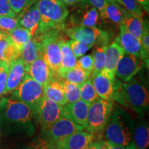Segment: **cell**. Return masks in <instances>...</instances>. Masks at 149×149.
<instances>
[{
  "instance_id": "cell-39",
  "label": "cell",
  "mask_w": 149,
  "mask_h": 149,
  "mask_svg": "<svg viewBox=\"0 0 149 149\" xmlns=\"http://www.w3.org/2000/svg\"><path fill=\"white\" fill-rule=\"evenodd\" d=\"M29 149H51V146L45 138L39 137L29 145Z\"/></svg>"
},
{
  "instance_id": "cell-13",
  "label": "cell",
  "mask_w": 149,
  "mask_h": 149,
  "mask_svg": "<svg viewBox=\"0 0 149 149\" xmlns=\"http://www.w3.org/2000/svg\"><path fill=\"white\" fill-rule=\"evenodd\" d=\"M144 61L136 56L124 53L117 64L115 77L120 78L124 82L129 81L140 71Z\"/></svg>"
},
{
  "instance_id": "cell-6",
  "label": "cell",
  "mask_w": 149,
  "mask_h": 149,
  "mask_svg": "<svg viewBox=\"0 0 149 149\" xmlns=\"http://www.w3.org/2000/svg\"><path fill=\"white\" fill-rule=\"evenodd\" d=\"M113 101L99 98L90 104L87 115L86 131L95 135L102 133L107 126L113 112Z\"/></svg>"
},
{
  "instance_id": "cell-16",
  "label": "cell",
  "mask_w": 149,
  "mask_h": 149,
  "mask_svg": "<svg viewBox=\"0 0 149 149\" xmlns=\"http://www.w3.org/2000/svg\"><path fill=\"white\" fill-rule=\"evenodd\" d=\"M95 135L83 130H79L56 143L51 149H85L94 140Z\"/></svg>"
},
{
  "instance_id": "cell-34",
  "label": "cell",
  "mask_w": 149,
  "mask_h": 149,
  "mask_svg": "<svg viewBox=\"0 0 149 149\" xmlns=\"http://www.w3.org/2000/svg\"><path fill=\"white\" fill-rule=\"evenodd\" d=\"M69 44L74 55L77 58L84 55V54L93 46L84 42L74 40L69 41Z\"/></svg>"
},
{
  "instance_id": "cell-31",
  "label": "cell",
  "mask_w": 149,
  "mask_h": 149,
  "mask_svg": "<svg viewBox=\"0 0 149 149\" xmlns=\"http://www.w3.org/2000/svg\"><path fill=\"white\" fill-rule=\"evenodd\" d=\"M99 98L90 78L80 85V100L91 104Z\"/></svg>"
},
{
  "instance_id": "cell-7",
  "label": "cell",
  "mask_w": 149,
  "mask_h": 149,
  "mask_svg": "<svg viewBox=\"0 0 149 149\" xmlns=\"http://www.w3.org/2000/svg\"><path fill=\"white\" fill-rule=\"evenodd\" d=\"M44 97V86L26 73L20 85L11 93L10 97L27 104L33 111Z\"/></svg>"
},
{
  "instance_id": "cell-28",
  "label": "cell",
  "mask_w": 149,
  "mask_h": 149,
  "mask_svg": "<svg viewBox=\"0 0 149 149\" xmlns=\"http://www.w3.org/2000/svg\"><path fill=\"white\" fill-rule=\"evenodd\" d=\"M8 35L10 40L22 51V48L31 40L32 35L29 30L21 26H18L8 33Z\"/></svg>"
},
{
  "instance_id": "cell-5",
  "label": "cell",
  "mask_w": 149,
  "mask_h": 149,
  "mask_svg": "<svg viewBox=\"0 0 149 149\" xmlns=\"http://www.w3.org/2000/svg\"><path fill=\"white\" fill-rule=\"evenodd\" d=\"M59 29H52L35 35L40 39L42 48V55L52 71L58 74L61 66L60 41ZM35 36V35H34Z\"/></svg>"
},
{
  "instance_id": "cell-3",
  "label": "cell",
  "mask_w": 149,
  "mask_h": 149,
  "mask_svg": "<svg viewBox=\"0 0 149 149\" xmlns=\"http://www.w3.org/2000/svg\"><path fill=\"white\" fill-rule=\"evenodd\" d=\"M40 19L36 35L52 29H64L68 18V8L57 0H40L37 1Z\"/></svg>"
},
{
  "instance_id": "cell-4",
  "label": "cell",
  "mask_w": 149,
  "mask_h": 149,
  "mask_svg": "<svg viewBox=\"0 0 149 149\" xmlns=\"http://www.w3.org/2000/svg\"><path fill=\"white\" fill-rule=\"evenodd\" d=\"M122 85L126 107L130 106L137 114L143 117L149 106L148 91L146 84L134 77Z\"/></svg>"
},
{
  "instance_id": "cell-17",
  "label": "cell",
  "mask_w": 149,
  "mask_h": 149,
  "mask_svg": "<svg viewBox=\"0 0 149 149\" xmlns=\"http://www.w3.org/2000/svg\"><path fill=\"white\" fill-rule=\"evenodd\" d=\"M53 72L43 55L39 56L27 67V74L43 86L47 84L53 78Z\"/></svg>"
},
{
  "instance_id": "cell-27",
  "label": "cell",
  "mask_w": 149,
  "mask_h": 149,
  "mask_svg": "<svg viewBox=\"0 0 149 149\" xmlns=\"http://www.w3.org/2000/svg\"><path fill=\"white\" fill-rule=\"evenodd\" d=\"M21 57V51L15 45L10 37L0 40V61L10 63Z\"/></svg>"
},
{
  "instance_id": "cell-45",
  "label": "cell",
  "mask_w": 149,
  "mask_h": 149,
  "mask_svg": "<svg viewBox=\"0 0 149 149\" xmlns=\"http://www.w3.org/2000/svg\"><path fill=\"white\" fill-rule=\"evenodd\" d=\"M93 143L95 146L96 149H107V147L106 146L105 143H104V140L95 141H93Z\"/></svg>"
},
{
  "instance_id": "cell-30",
  "label": "cell",
  "mask_w": 149,
  "mask_h": 149,
  "mask_svg": "<svg viewBox=\"0 0 149 149\" xmlns=\"http://www.w3.org/2000/svg\"><path fill=\"white\" fill-rule=\"evenodd\" d=\"M106 46H99L93 51V68L90 79L94 77L97 74L104 70L106 64Z\"/></svg>"
},
{
  "instance_id": "cell-38",
  "label": "cell",
  "mask_w": 149,
  "mask_h": 149,
  "mask_svg": "<svg viewBox=\"0 0 149 149\" xmlns=\"http://www.w3.org/2000/svg\"><path fill=\"white\" fill-rule=\"evenodd\" d=\"M9 64L10 63L0 61V98L3 95H4Z\"/></svg>"
},
{
  "instance_id": "cell-25",
  "label": "cell",
  "mask_w": 149,
  "mask_h": 149,
  "mask_svg": "<svg viewBox=\"0 0 149 149\" xmlns=\"http://www.w3.org/2000/svg\"><path fill=\"white\" fill-rule=\"evenodd\" d=\"M133 139L136 149H147L149 145L148 124L144 119H140L134 126Z\"/></svg>"
},
{
  "instance_id": "cell-8",
  "label": "cell",
  "mask_w": 149,
  "mask_h": 149,
  "mask_svg": "<svg viewBox=\"0 0 149 149\" xmlns=\"http://www.w3.org/2000/svg\"><path fill=\"white\" fill-rule=\"evenodd\" d=\"M61 107L56 102L44 97L33 110V114L40 122L43 133L61 116Z\"/></svg>"
},
{
  "instance_id": "cell-19",
  "label": "cell",
  "mask_w": 149,
  "mask_h": 149,
  "mask_svg": "<svg viewBox=\"0 0 149 149\" xmlns=\"http://www.w3.org/2000/svg\"><path fill=\"white\" fill-rule=\"evenodd\" d=\"M82 6V8L76 12L74 16H72L74 21H78V25L76 26L97 28L101 23L100 12L95 7L86 3Z\"/></svg>"
},
{
  "instance_id": "cell-33",
  "label": "cell",
  "mask_w": 149,
  "mask_h": 149,
  "mask_svg": "<svg viewBox=\"0 0 149 149\" xmlns=\"http://www.w3.org/2000/svg\"><path fill=\"white\" fill-rule=\"evenodd\" d=\"M19 26V17L0 15V30L8 34L12 30Z\"/></svg>"
},
{
  "instance_id": "cell-11",
  "label": "cell",
  "mask_w": 149,
  "mask_h": 149,
  "mask_svg": "<svg viewBox=\"0 0 149 149\" xmlns=\"http://www.w3.org/2000/svg\"><path fill=\"white\" fill-rule=\"evenodd\" d=\"M91 80L100 98L107 101L114 100L119 81L115 78V74L110 73L104 69Z\"/></svg>"
},
{
  "instance_id": "cell-15",
  "label": "cell",
  "mask_w": 149,
  "mask_h": 149,
  "mask_svg": "<svg viewBox=\"0 0 149 149\" xmlns=\"http://www.w3.org/2000/svg\"><path fill=\"white\" fill-rule=\"evenodd\" d=\"M90 104L79 100L72 103H66L61 107V116L66 117L85 128Z\"/></svg>"
},
{
  "instance_id": "cell-44",
  "label": "cell",
  "mask_w": 149,
  "mask_h": 149,
  "mask_svg": "<svg viewBox=\"0 0 149 149\" xmlns=\"http://www.w3.org/2000/svg\"><path fill=\"white\" fill-rule=\"evenodd\" d=\"M104 143L107 147V149H127L125 147L121 146V145L114 144V143L108 140H104Z\"/></svg>"
},
{
  "instance_id": "cell-24",
  "label": "cell",
  "mask_w": 149,
  "mask_h": 149,
  "mask_svg": "<svg viewBox=\"0 0 149 149\" xmlns=\"http://www.w3.org/2000/svg\"><path fill=\"white\" fill-rule=\"evenodd\" d=\"M120 26L125 28L126 31L140 40L146 24L144 22L143 17L127 12Z\"/></svg>"
},
{
  "instance_id": "cell-21",
  "label": "cell",
  "mask_w": 149,
  "mask_h": 149,
  "mask_svg": "<svg viewBox=\"0 0 149 149\" xmlns=\"http://www.w3.org/2000/svg\"><path fill=\"white\" fill-rule=\"evenodd\" d=\"M44 95L45 97L56 102L59 105L66 104L63 81L53 77L47 84L44 86Z\"/></svg>"
},
{
  "instance_id": "cell-35",
  "label": "cell",
  "mask_w": 149,
  "mask_h": 149,
  "mask_svg": "<svg viewBox=\"0 0 149 149\" xmlns=\"http://www.w3.org/2000/svg\"><path fill=\"white\" fill-rule=\"evenodd\" d=\"M123 6L128 12L143 17L144 11L142 6L137 0H121Z\"/></svg>"
},
{
  "instance_id": "cell-26",
  "label": "cell",
  "mask_w": 149,
  "mask_h": 149,
  "mask_svg": "<svg viewBox=\"0 0 149 149\" xmlns=\"http://www.w3.org/2000/svg\"><path fill=\"white\" fill-rule=\"evenodd\" d=\"M61 66L58 74L74 68L77 65V57L74 55L69 42L61 40Z\"/></svg>"
},
{
  "instance_id": "cell-48",
  "label": "cell",
  "mask_w": 149,
  "mask_h": 149,
  "mask_svg": "<svg viewBox=\"0 0 149 149\" xmlns=\"http://www.w3.org/2000/svg\"><path fill=\"white\" fill-rule=\"evenodd\" d=\"M106 1H107V2H116L123 6V4H122V1H121V0H106Z\"/></svg>"
},
{
  "instance_id": "cell-42",
  "label": "cell",
  "mask_w": 149,
  "mask_h": 149,
  "mask_svg": "<svg viewBox=\"0 0 149 149\" xmlns=\"http://www.w3.org/2000/svg\"><path fill=\"white\" fill-rule=\"evenodd\" d=\"M85 2L97 9L100 13L103 10L107 3L106 0H85Z\"/></svg>"
},
{
  "instance_id": "cell-49",
  "label": "cell",
  "mask_w": 149,
  "mask_h": 149,
  "mask_svg": "<svg viewBox=\"0 0 149 149\" xmlns=\"http://www.w3.org/2000/svg\"><path fill=\"white\" fill-rule=\"evenodd\" d=\"M85 149H96V148H95V146L94 143H93V142L91 143V144L89 145L88 146H87Z\"/></svg>"
},
{
  "instance_id": "cell-46",
  "label": "cell",
  "mask_w": 149,
  "mask_h": 149,
  "mask_svg": "<svg viewBox=\"0 0 149 149\" xmlns=\"http://www.w3.org/2000/svg\"><path fill=\"white\" fill-rule=\"evenodd\" d=\"M138 2L140 3V5L142 6L143 9L147 13H148L149 10V0H137Z\"/></svg>"
},
{
  "instance_id": "cell-22",
  "label": "cell",
  "mask_w": 149,
  "mask_h": 149,
  "mask_svg": "<svg viewBox=\"0 0 149 149\" xmlns=\"http://www.w3.org/2000/svg\"><path fill=\"white\" fill-rule=\"evenodd\" d=\"M105 51L106 64L104 69L110 73L115 74V68L117 62L125 53L115 41L106 46Z\"/></svg>"
},
{
  "instance_id": "cell-10",
  "label": "cell",
  "mask_w": 149,
  "mask_h": 149,
  "mask_svg": "<svg viewBox=\"0 0 149 149\" xmlns=\"http://www.w3.org/2000/svg\"><path fill=\"white\" fill-rule=\"evenodd\" d=\"M84 129L82 126L76 124L66 117L61 116L47 131L44 133L46 139L49 143L51 148L56 143L79 130Z\"/></svg>"
},
{
  "instance_id": "cell-36",
  "label": "cell",
  "mask_w": 149,
  "mask_h": 149,
  "mask_svg": "<svg viewBox=\"0 0 149 149\" xmlns=\"http://www.w3.org/2000/svg\"><path fill=\"white\" fill-rule=\"evenodd\" d=\"M10 8L15 14H19L21 11L32 4L36 0H8Z\"/></svg>"
},
{
  "instance_id": "cell-18",
  "label": "cell",
  "mask_w": 149,
  "mask_h": 149,
  "mask_svg": "<svg viewBox=\"0 0 149 149\" xmlns=\"http://www.w3.org/2000/svg\"><path fill=\"white\" fill-rule=\"evenodd\" d=\"M37 2L35 1L29 5L17 15L19 17V26L29 30L32 37L37 34L40 24V15Z\"/></svg>"
},
{
  "instance_id": "cell-12",
  "label": "cell",
  "mask_w": 149,
  "mask_h": 149,
  "mask_svg": "<svg viewBox=\"0 0 149 149\" xmlns=\"http://www.w3.org/2000/svg\"><path fill=\"white\" fill-rule=\"evenodd\" d=\"M120 35L115 40L124 53L139 57L148 64V52L141 44V41L135 35L126 31L125 28L120 26Z\"/></svg>"
},
{
  "instance_id": "cell-32",
  "label": "cell",
  "mask_w": 149,
  "mask_h": 149,
  "mask_svg": "<svg viewBox=\"0 0 149 149\" xmlns=\"http://www.w3.org/2000/svg\"><path fill=\"white\" fill-rule=\"evenodd\" d=\"M63 85L67 103H72L80 100V85L69 82L66 80L63 81Z\"/></svg>"
},
{
  "instance_id": "cell-40",
  "label": "cell",
  "mask_w": 149,
  "mask_h": 149,
  "mask_svg": "<svg viewBox=\"0 0 149 149\" xmlns=\"http://www.w3.org/2000/svg\"><path fill=\"white\" fill-rule=\"evenodd\" d=\"M0 15L17 16V14L15 13L10 8L8 0H0Z\"/></svg>"
},
{
  "instance_id": "cell-20",
  "label": "cell",
  "mask_w": 149,
  "mask_h": 149,
  "mask_svg": "<svg viewBox=\"0 0 149 149\" xmlns=\"http://www.w3.org/2000/svg\"><path fill=\"white\" fill-rule=\"evenodd\" d=\"M128 11L116 2H107L101 13L100 17L106 23L119 26L121 25Z\"/></svg>"
},
{
  "instance_id": "cell-47",
  "label": "cell",
  "mask_w": 149,
  "mask_h": 149,
  "mask_svg": "<svg viewBox=\"0 0 149 149\" xmlns=\"http://www.w3.org/2000/svg\"><path fill=\"white\" fill-rule=\"evenodd\" d=\"M9 36L6 33H5L4 32H3L1 30H0V40H3V39H6L8 38Z\"/></svg>"
},
{
  "instance_id": "cell-14",
  "label": "cell",
  "mask_w": 149,
  "mask_h": 149,
  "mask_svg": "<svg viewBox=\"0 0 149 149\" xmlns=\"http://www.w3.org/2000/svg\"><path fill=\"white\" fill-rule=\"evenodd\" d=\"M28 66L21 57L9 64L4 95L12 93L20 85L27 73Z\"/></svg>"
},
{
  "instance_id": "cell-37",
  "label": "cell",
  "mask_w": 149,
  "mask_h": 149,
  "mask_svg": "<svg viewBox=\"0 0 149 149\" xmlns=\"http://www.w3.org/2000/svg\"><path fill=\"white\" fill-rule=\"evenodd\" d=\"M76 66L91 73L93 68V54H88V55H83L80 57L79 59L77 60V65Z\"/></svg>"
},
{
  "instance_id": "cell-41",
  "label": "cell",
  "mask_w": 149,
  "mask_h": 149,
  "mask_svg": "<svg viewBox=\"0 0 149 149\" xmlns=\"http://www.w3.org/2000/svg\"><path fill=\"white\" fill-rule=\"evenodd\" d=\"M140 41L141 44L144 46L145 50L149 53V32H148V24L144 28V31H143L142 35H141Z\"/></svg>"
},
{
  "instance_id": "cell-2",
  "label": "cell",
  "mask_w": 149,
  "mask_h": 149,
  "mask_svg": "<svg viewBox=\"0 0 149 149\" xmlns=\"http://www.w3.org/2000/svg\"><path fill=\"white\" fill-rule=\"evenodd\" d=\"M135 123L128 112L119 109L112 112L105 126L104 136L107 140L121 145L127 149H136L133 139Z\"/></svg>"
},
{
  "instance_id": "cell-50",
  "label": "cell",
  "mask_w": 149,
  "mask_h": 149,
  "mask_svg": "<svg viewBox=\"0 0 149 149\" xmlns=\"http://www.w3.org/2000/svg\"><path fill=\"white\" fill-rule=\"evenodd\" d=\"M0 135H1V128H0Z\"/></svg>"
},
{
  "instance_id": "cell-1",
  "label": "cell",
  "mask_w": 149,
  "mask_h": 149,
  "mask_svg": "<svg viewBox=\"0 0 149 149\" xmlns=\"http://www.w3.org/2000/svg\"><path fill=\"white\" fill-rule=\"evenodd\" d=\"M33 110L24 102L12 97L0 100V128L5 133L33 135Z\"/></svg>"
},
{
  "instance_id": "cell-9",
  "label": "cell",
  "mask_w": 149,
  "mask_h": 149,
  "mask_svg": "<svg viewBox=\"0 0 149 149\" xmlns=\"http://www.w3.org/2000/svg\"><path fill=\"white\" fill-rule=\"evenodd\" d=\"M65 32L71 40H77L86 44L95 46L99 43L100 46H107L109 34L98 28L74 26L68 28Z\"/></svg>"
},
{
  "instance_id": "cell-23",
  "label": "cell",
  "mask_w": 149,
  "mask_h": 149,
  "mask_svg": "<svg viewBox=\"0 0 149 149\" xmlns=\"http://www.w3.org/2000/svg\"><path fill=\"white\" fill-rule=\"evenodd\" d=\"M41 55H42V44L38 37L35 35L23 46L21 57L26 64L30 65Z\"/></svg>"
},
{
  "instance_id": "cell-29",
  "label": "cell",
  "mask_w": 149,
  "mask_h": 149,
  "mask_svg": "<svg viewBox=\"0 0 149 149\" xmlns=\"http://www.w3.org/2000/svg\"><path fill=\"white\" fill-rule=\"evenodd\" d=\"M91 72L86 71L81 68L76 66L72 69L59 74L61 77L64 78L65 80L69 82L81 85L89 79L91 77Z\"/></svg>"
},
{
  "instance_id": "cell-43",
  "label": "cell",
  "mask_w": 149,
  "mask_h": 149,
  "mask_svg": "<svg viewBox=\"0 0 149 149\" xmlns=\"http://www.w3.org/2000/svg\"><path fill=\"white\" fill-rule=\"evenodd\" d=\"M65 6L68 8V6H74L79 4V3H85V0H57Z\"/></svg>"
}]
</instances>
